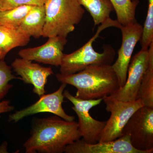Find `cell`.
<instances>
[{
    "mask_svg": "<svg viewBox=\"0 0 153 153\" xmlns=\"http://www.w3.org/2000/svg\"><path fill=\"white\" fill-rule=\"evenodd\" d=\"M81 138L77 122L56 115L36 120L24 147L27 153H61L66 146Z\"/></svg>",
    "mask_w": 153,
    "mask_h": 153,
    "instance_id": "cell-1",
    "label": "cell"
},
{
    "mask_svg": "<svg viewBox=\"0 0 153 153\" xmlns=\"http://www.w3.org/2000/svg\"><path fill=\"white\" fill-rule=\"evenodd\" d=\"M56 76L59 82L76 88L75 97L84 100L103 98L120 87L111 65H91L74 74Z\"/></svg>",
    "mask_w": 153,
    "mask_h": 153,
    "instance_id": "cell-2",
    "label": "cell"
},
{
    "mask_svg": "<svg viewBox=\"0 0 153 153\" xmlns=\"http://www.w3.org/2000/svg\"><path fill=\"white\" fill-rule=\"evenodd\" d=\"M46 19L42 36L67 37L79 24L85 10L78 0H47Z\"/></svg>",
    "mask_w": 153,
    "mask_h": 153,
    "instance_id": "cell-3",
    "label": "cell"
},
{
    "mask_svg": "<svg viewBox=\"0 0 153 153\" xmlns=\"http://www.w3.org/2000/svg\"><path fill=\"white\" fill-rule=\"evenodd\" d=\"M101 25L94 36L84 46L71 54H64L60 66V74H74L91 65H111L115 55L114 49L111 46H104L103 52L98 53L94 49L92 44L102 30L111 27L119 29L121 25L111 18Z\"/></svg>",
    "mask_w": 153,
    "mask_h": 153,
    "instance_id": "cell-4",
    "label": "cell"
},
{
    "mask_svg": "<svg viewBox=\"0 0 153 153\" xmlns=\"http://www.w3.org/2000/svg\"><path fill=\"white\" fill-rule=\"evenodd\" d=\"M107 112L111 113L109 119L102 131L98 142L111 141L122 135L124 128L134 113L145 106L140 99L123 101L106 96L102 98Z\"/></svg>",
    "mask_w": 153,
    "mask_h": 153,
    "instance_id": "cell-5",
    "label": "cell"
},
{
    "mask_svg": "<svg viewBox=\"0 0 153 153\" xmlns=\"http://www.w3.org/2000/svg\"><path fill=\"white\" fill-rule=\"evenodd\" d=\"M123 135L129 136L135 149L143 153H153V107L143 106L137 110L124 128Z\"/></svg>",
    "mask_w": 153,
    "mask_h": 153,
    "instance_id": "cell-6",
    "label": "cell"
},
{
    "mask_svg": "<svg viewBox=\"0 0 153 153\" xmlns=\"http://www.w3.org/2000/svg\"><path fill=\"white\" fill-rule=\"evenodd\" d=\"M63 94L64 97L74 105L71 108L78 117V130L82 140L87 143L98 142L106 121H100L94 119L91 116L89 111L94 107L100 104L102 98L88 100L80 99L72 95L67 90L63 91Z\"/></svg>",
    "mask_w": 153,
    "mask_h": 153,
    "instance_id": "cell-7",
    "label": "cell"
},
{
    "mask_svg": "<svg viewBox=\"0 0 153 153\" xmlns=\"http://www.w3.org/2000/svg\"><path fill=\"white\" fill-rule=\"evenodd\" d=\"M149 57V49L141 50L134 55L129 65L127 76L124 85L108 96L121 101L136 100L140 85L147 68Z\"/></svg>",
    "mask_w": 153,
    "mask_h": 153,
    "instance_id": "cell-8",
    "label": "cell"
},
{
    "mask_svg": "<svg viewBox=\"0 0 153 153\" xmlns=\"http://www.w3.org/2000/svg\"><path fill=\"white\" fill-rule=\"evenodd\" d=\"M122 43L118 52L116 61L111 65L118 79L120 87H123L126 80L128 71L135 47L140 40L143 27L137 22L121 25Z\"/></svg>",
    "mask_w": 153,
    "mask_h": 153,
    "instance_id": "cell-9",
    "label": "cell"
},
{
    "mask_svg": "<svg viewBox=\"0 0 153 153\" xmlns=\"http://www.w3.org/2000/svg\"><path fill=\"white\" fill-rule=\"evenodd\" d=\"M66 85V84L62 83L56 91L41 96L34 104L11 114L9 117V121L18 122L28 116L43 112L53 114L68 121H74L75 117L67 114L62 106L64 98L63 91Z\"/></svg>",
    "mask_w": 153,
    "mask_h": 153,
    "instance_id": "cell-10",
    "label": "cell"
},
{
    "mask_svg": "<svg viewBox=\"0 0 153 153\" xmlns=\"http://www.w3.org/2000/svg\"><path fill=\"white\" fill-rule=\"evenodd\" d=\"M48 38L47 42L42 46L20 50L19 56L31 61L60 66L64 54V46L67 42L66 38L57 36Z\"/></svg>",
    "mask_w": 153,
    "mask_h": 153,
    "instance_id": "cell-11",
    "label": "cell"
},
{
    "mask_svg": "<svg viewBox=\"0 0 153 153\" xmlns=\"http://www.w3.org/2000/svg\"><path fill=\"white\" fill-rule=\"evenodd\" d=\"M11 66L17 75L20 76L21 80L26 84L33 85L34 93L39 97L46 93L45 86L48 77L54 74L50 67H43L22 58L15 59Z\"/></svg>",
    "mask_w": 153,
    "mask_h": 153,
    "instance_id": "cell-12",
    "label": "cell"
},
{
    "mask_svg": "<svg viewBox=\"0 0 153 153\" xmlns=\"http://www.w3.org/2000/svg\"><path fill=\"white\" fill-rule=\"evenodd\" d=\"M66 153H143L133 147L129 136L123 135L111 141L98 142L94 144L79 139L66 146Z\"/></svg>",
    "mask_w": 153,
    "mask_h": 153,
    "instance_id": "cell-13",
    "label": "cell"
},
{
    "mask_svg": "<svg viewBox=\"0 0 153 153\" xmlns=\"http://www.w3.org/2000/svg\"><path fill=\"white\" fill-rule=\"evenodd\" d=\"M30 37L19 27L13 28L0 25V60L16 47L29 44Z\"/></svg>",
    "mask_w": 153,
    "mask_h": 153,
    "instance_id": "cell-14",
    "label": "cell"
},
{
    "mask_svg": "<svg viewBox=\"0 0 153 153\" xmlns=\"http://www.w3.org/2000/svg\"><path fill=\"white\" fill-rule=\"evenodd\" d=\"M45 6H33L19 27L30 37L39 38L43 35L45 23Z\"/></svg>",
    "mask_w": 153,
    "mask_h": 153,
    "instance_id": "cell-15",
    "label": "cell"
},
{
    "mask_svg": "<svg viewBox=\"0 0 153 153\" xmlns=\"http://www.w3.org/2000/svg\"><path fill=\"white\" fill-rule=\"evenodd\" d=\"M93 18L94 26L102 24L110 18L113 7L109 0H78Z\"/></svg>",
    "mask_w": 153,
    "mask_h": 153,
    "instance_id": "cell-16",
    "label": "cell"
},
{
    "mask_svg": "<svg viewBox=\"0 0 153 153\" xmlns=\"http://www.w3.org/2000/svg\"><path fill=\"white\" fill-rule=\"evenodd\" d=\"M149 50L147 68L140 85L137 99L141 100L145 106L153 107V42L150 45Z\"/></svg>",
    "mask_w": 153,
    "mask_h": 153,
    "instance_id": "cell-17",
    "label": "cell"
},
{
    "mask_svg": "<svg viewBox=\"0 0 153 153\" xmlns=\"http://www.w3.org/2000/svg\"><path fill=\"white\" fill-rule=\"evenodd\" d=\"M112 4L117 16V21L125 26L137 22L136 9L139 0H109Z\"/></svg>",
    "mask_w": 153,
    "mask_h": 153,
    "instance_id": "cell-18",
    "label": "cell"
},
{
    "mask_svg": "<svg viewBox=\"0 0 153 153\" xmlns=\"http://www.w3.org/2000/svg\"><path fill=\"white\" fill-rule=\"evenodd\" d=\"M33 6H24L10 10H0V25L10 27H19Z\"/></svg>",
    "mask_w": 153,
    "mask_h": 153,
    "instance_id": "cell-19",
    "label": "cell"
},
{
    "mask_svg": "<svg viewBox=\"0 0 153 153\" xmlns=\"http://www.w3.org/2000/svg\"><path fill=\"white\" fill-rule=\"evenodd\" d=\"M149 8L146 19L143 27L142 35L140 38L141 50L149 49L153 42V0H148Z\"/></svg>",
    "mask_w": 153,
    "mask_h": 153,
    "instance_id": "cell-20",
    "label": "cell"
},
{
    "mask_svg": "<svg viewBox=\"0 0 153 153\" xmlns=\"http://www.w3.org/2000/svg\"><path fill=\"white\" fill-rule=\"evenodd\" d=\"M16 79H21V78L12 74L11 67L7 65L4 60H0V101L13 87V85L10 84L9 82Z\"/></svg>",
    "mask_w": 153,
    "mask_h": 153,
    "instance_id": "cell-21",
    "label": "cell"
},
{
    "mask_svg": "<svg viewBox=\"0 0 153 153\" xmlns=\"http://www.w3.org/2000/svg\"><path fill=\"white\" fill-rule=\"evenodd\" d=\"M47 0H0V10H10L24 6L44 5Z\"/></svg>",
    "mask_w": 153,
    "mask_h": 153,
    "instance_id": "cell-22",
    "label": "cell"
},
{
    "mask_svg": "<svg viewBox=\"0 0 153 153\" xmlns=\"http://www.w3.org/2000/svg\"><path fill=\"white\" fill-rule=\"evenodd\" d=\"M9 100H4L0 102V114L4 113L9 112L14 109V107L10 105Z\"/></svg>",
    "mask_w": 153,
    "mask_h": 153,
    "instance_id": "cell-23",
    "label": "cell"
}]
</instances>
